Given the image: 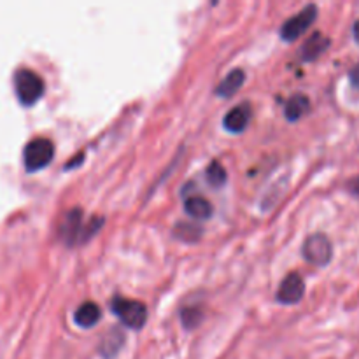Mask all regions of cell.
<instances>
[{"label":"cell","instance_id":"6da1fadb","mask_svg":"<svg viewBox=\"0 0 359 359\" xmlns=\"http://www.w3.org/2000/svg\"><path fill=\"white\" fill-rule=\"evenodd\" d=\"M102 223H104L102 217H93L90 223H84L83 212L79 209H72L67 212L65 219L60 226V233L69 245L79 244V242L88 241L102 226Z\"/></svg>","mask_w":359,"mask_h":359},{"label":"cell","instance_id":"7a4b0ae2","mask_svg":"<svg viewBox=\"0 0 359 359\" xmlns=\"http://www.w3.org/2000/svg\"><path fill=\"white\" fill-rule=\"evenodd\" d=\"M44 79L35 70L21 67L14 72V91L23 105H32L44 95Z\"/></svg>","mask_w":359,"mask_h":359},{"label":"cell","instance_id":"3957f363","mask_svg":"<svg viewBox=\"0 0 359 359\" xmlns=\"http://www.w3.org/2000/svg\"><path fill=\"white\" fill-rule=\"evenodd\" d=\"M55 156V146L46 137H35L25 146L23 149V163L28 172H35L44 168L46 165L51 163Z\"/></svg>","mask_w":359,"mask_h":359},{"label":"cell","instance_id":"277c9868","mask_svg":"<svg viewBox=\"0 0 359 359\" xmlns=\"http://www.w3.org/2000/svg\"><path fill=\"white\" fill-rule=\"evenodd\" d=\"M112 312L119 318V321L132 330H139L147 321V309L142 302L128 300V298L116 297L111 304Z\"/></svg>","mask_w":359,"mask_h":359},{"label":"cell","instance_id":"5b68a950","mask_svg":"<svg viewBox=\"0 0 359 359\" xmlns=\"http://www.w3.org/2000/svg\"><path fill=\"white\" fill-rule=\"evenodd\" d=\"M302 251H304V258L316 266H325L332 262V242H330V238L323 233L311 235V237L304 242V249H302Z\"/></svg>","mask_w":359,"mask_h":359},{"label":"cell","instance_id":"8992f818","mask_svg":"<svg viewBox=\"0 0 359 359\" xmlns=\"http://www.w3.org/2000/svg\"><path fill=\"white\" fill-rule=\"evenodd\" d=\"M316 18H318V7H316L314 4L304 7L297 16L290 18V20L283 25V28H280V37L287 42L297 41V39H300L302 35L307 32V28H311V25L314 23Z\"/></svg>","mask_w":359,"mask_h":359},{"label":"cell","instance_id":"52a82bcc","mask_svg":"<svg viewBox=\"0 0 359 359\" xmlns=\"http://www.w3.org/2000/svg\"><path fill=\"white\" fill-rule=\"evenodd\" d=\"M305 283L300 273L293 272L286 276V279L280 283L279 291H277V300L284 305H294L304 298Z\"/></svg>","mask_w":359,"mask_h":359},{"label":"cell","instance_id":"ba28073f","mask_svg":"<svg viewBox=\"0 0 359 359\" xmlns=\"http://www.w3.org/2000/svg\"><path fill=\"white\" fill-rule=\"evenodd\" d=\"M249 119H251V105L249 104H241L237 107L231 109L223 119V125L228 132L231 133H241L244 132L245 126L249 125Z\"/></svg>","mask_w":359,"mask_h":359},{"label":"cell","instance_id":"9c48e42d","mask_svg":"<svg viewBox=\"0 0 359 359\" xmlns=\"http://www.w3.org/2000/svg\"><path fill=\"white\" fill-rule=\"evenodd\" d=\"M328 48L330 39L326 37L325 34H321V32H316V34L311 35V37L307 39V42L302 46L300 56L304 62H314V60L319 58Z\"/></svg>","mask_w":359,"mask_h":359},{"label":"cell","instance_id":"30bf717a","mask_svg":"<svg viewBox=\"0 0 359 359\" xmlns=\"http://www.w3.org/2000/svg\"><path fill=\"white\" fill-rule=\"evenodd\" d=\"M102 318V311L97 304L93 302H86V304L79 305L74 314V321H76L77 326L81 328H93Z\"/></svg>","mask_w":359,"mask_h":359},{"label":"cell","instance_id":"8fae6325","mask_svg":"<svg viewBox=\"0 0 359 359\" xmlns=\"http://www.w3.org/2000/svg\"><path fill=\"white\" fill-rule=\"evenodd\" d=\"M244 81H245L244 70H241V69L231 70V72L228 74L223 81H221L219 86H217V90H216V93L223 98L233 97V95L242 88Z\"/></svg>","mask_w":359,"mask_h":359},{"label":"cell","instance_id":"7c38bea8","mask_svg":"<svg viewBox=\"0 0 359 359\" xmlns=\"http://www.w3.org/2000/svg\"><path fill=\"white\" fill-rule=\"evenodd\" d=\"M184 210L193 217V219H209L212 216V205H210L209 200H205L203 196H189L184 202Z\"/></svg>","mask_w":359,"mask_h":359},{"label":"cell","instance_id":"4fadbf2b","mask_svg":"<svg viewBox=\"0 0 359 359\" xmlns=\"http://www.w3.org/2000/svg\"><path fill=\"white\" fill-rule=\"evenodd\" d=\"M309 109H311L309 98L305 97V95H294V97H291L290 100H287L284 112H286V118L290 119V121H298V119L304 118V116L307 114Z\"/></svg>","mask_w":359,"mask_h":359},{"label":"cell","instance_id":"5bb4252c","mask_svg":"<svg viewBox=\"0 0 359 359\" xmlns=\"http://www.w3.org/2000/svg\"><path fill=\"white\" fill-rule=\"evenodd\" d=\"M174 235L177 238H181V241L196 242L200 237H202V228H200L198 224H193V223H179L175 224Z\"/></svg>","mask_w":359,"mask_h":359},{"label":"cell","instance_id":"9a60e30c","mask_svg":"<svg viewBox=\"0 0 359 359\" xmlns=\"http://www.w3.org/2000/svg\"><path fill=\"white\" fill-rule=\"evenodd\" d=\"M205 175L209 184L214 186V188H221V186L226 182V170H224L223 165L217 163V161H212V163L207 167Z\"/></svg>","mask_w":359,"mask_h":359},{"label":"cell","instance_id":"2e32d148","mask_svg":"<svg viewBox=\"0 0 359 359\" xmlns=\"http://www.w3.org/2000/svg\"><path fill=\"white\" fill-rule=\"evenodd\" d=\"M123 346V335L118 332V330H114L112 332V335L109 333L107 339L104 340V346H102V353L105 354V356H112V354H116L119 351V347Z\"/></svg>","mask_w":359,"mask_h":359},{"label":"cell","instance_id":"e0dca14e","mask_svg":"<svg viewBox=\"0 0 359 359\" xmlns=\"http://www.w3.org/2000/svg\"><path fill=\"white\" fill-rule=\"evenodd\" d=\"M181 319L184 323L186 328H195L200 325V321L203 319V312L198 307H186L181 312Z\"/></svg>","mask_w":359,"mask_h":359},{"label":"cell","instance_id":"ac0fdd59","mask_svg":"<svg viewBox=\"0 0 359 359\" xmlns=\"http://www.w3.org/2000/svg\"><path fill=\"white\" fill-rule=\"evenodd\" d=\"M349 79H351V83H353V86L359 90V63L356 67H353V70L349 72Z\"/></svg>","mask_w":359,"mask_h":359},{"label":"cell","instance_id":"d6986e66","mask_svg":"<svg viewBox=\"0 0 359 359\" xmlns=\"http://www.w3.org/2000/svg\"><path fill=\"white\" fill-rule=\"evenodd\" d=\"M347 188H349V191L353 193V195L356 196V198H359V177L351 179L349 184H347Z\"/></svg>","mask_w":359,"mask_h":359},{"label":"cell","instance_id":"ffe728a7","mask_svg":"<svg viewBox=\"0 0 359 359\" xmlns=\"http://www.w3.org/2000/svg\"><path fill=\"white\" fill-rule=\"evenodd\" d=\"M353 35H354V39H356V42L359 44V20L356 21V23H354V27H353Z\"/></svg>","mask_w":359,"mask_h":359}]
</instances>
